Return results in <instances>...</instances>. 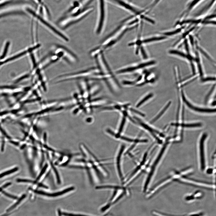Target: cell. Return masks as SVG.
I'll return each mask as SVG.
<instances>
[{
  "label": "cell",
  "mask_w": 216,
  "mask_h": 216,
  "mask_svg": "<svg viewBox=\"0 0 216 216\" xmlns=\"http://www.w3.org/2000/svg\"><path fill=\"white\" fill-rule=\"evenodd\" d=\"M93 10L92 7H89L86 8L81 12L68 16H64L57 21V24L61 29H65L81 20Z\"/></svg>",
  "instance_id": "obj_3"
},
{
  "label": "cell",
  "mask_w": 216,
  "mask_h": 216,
  "mask_svg": "<svg viewBox=\"0 0 216 216\" xmlns=\"http://www.w3.org/2000/svg\"><path fill=\"white\" fill-rule=\"evenodd\" d=\"M2 143L1 146V151L2 152H3L4 149V140L2 141Z\"/></svg>",
  "instance_id": "obj_39"
},
{
  "label": "cell",
  "mask_w": 216,
  "mask_h": 216,
  "mask_svg": "<svg viewBox=\"0 0 216 216\" xmlns=\"http://www.w3.org/2000/svg\"><path fill=\"white\" fill-rule=\"evenodd\" d=\"M28 51H24L20 54H19L17 55H16V56H14L11 58L8 59L6 60H5V61H4L3 62L0 63V65H1L4 63H6L7 62H8L9 61H10L16 58H18L19 57H20L23 55L25 54Z\"/></svg>",
  "instance_id": "obj_19"
},
{
  "label": "cell",
  "mask_w": 216,
  "mask_h": 216,
  "mask_svg": "<svg viewBox=\"0 0 216 216\" xmlns=\"http://www.w3.org/2000/svg\"><path fill=\"white\" fill-rule=\"evenodd\" d=\"M58 216H62V213L61 212V211L60 209L58 210Z\"/></svg>",
  "instance_id": "obj_41"
},
{
  "label": "cell",
  "mask_w": 216,
  "mask_h": 216,
  "mask_svg": "<svg viewBox=\"0 0 216 216\" xmlns=\"http://www.w3.org/2000/svg\"><path fill=\"white\" fill-rule=\"evenodd\" d=\"M11 184V183L10 182H9L8 183H6L3 186H2V187L0 188V191L1 190L7 187L10 185Z\"/></svg>",
  "instance_id": "obj_36"
},
{
  "label": "cell",
  "mask_w": 216,
  "mask_h": 216,
  "mask_svg": "<svg viewBox=\"0 0 216 216\" xmlns=\"http://www.w3.org/2000/svg\"><path fill=\"white\" fill-rule=\"evenodd\" d=\"M215 78L214 77H208L203 79L202 80L203 82H206L208 81L215 80Z\"/></svg>",
  "instance_id": "obj_32"
},
{
  "label": "cell",
  "mask_w": 216,
  "mask_h": 216,
  "mask_svg": "<svg viewBox=\"0 0 216 216\" xmlns=\"http://www.w3.org/2000/svg\"><path fill=\"white\" fill-rule=\"evenodd\" d=\"M170 143L169 141H167L164 143L156 156L144 182L143 187V192L147 191L151 184L156 171L169 147Z\"/></svg>",
  "instance_id": "obj_2"
},
{
  "label": "cell",
  "mask_w": 216,
  "mask_h": 216,
  "mask_svg": "<svg viewBox=\"0 0 216 216\" xmlns=\"http://www.w3.org/2000/svg\"><path fill=\"white\" fill-rule=\"evenodd\" d=\"M26 144H24L21 147L20 149H23L26 146Z\"/></svg>",
  "instance_id": "obj_42"
},
{
  "label": "cell",
  "mask_w": 216,
  "mask_h": 216,
  "mask_svg": "<svg viewBox=\"0 0 216 216\" xmlns=\"http://www.w3.org/2000/svg\"><path fill=\"white\" fill-rule=\"evenodd\" d=\"M125 146L122 145L119 147L115 160L116 170L118 177L122 184L125 180L122 167V158L124 155Z\"/></svg>",
  "instance_id": "obj_7"
},
{
  "label": "cell",
  "mask_w": 216,
  "mask_h": 216,
  "mask_svg": "<svg viewBox=\"0 0 216 216\" xmlns=\"http://www.w3.org/2000/svg\"><path fill=\"white\" fill-rule=\"evenodd\" d=\"M16 181L17 182H27V183H32V181L31 180L24 179H16Z\"/></svg>",
  "instance_id": "obj_31"
},
{
  "label": "cell",
  "mask_w": 216,
  "mask_h": 216,
  "mask_svg": "<svg viewBox=\"0 0 216 216\" xmlns=\"http://www.w3.org/2000/svg\"><path fill=\"white\" fill-rule=\"evenodd\" d=\"M18 170V168L16 167L8 171L3 172V173L0 174V178H1L2 177L7 175L13 173V172L17 171Z\"/></svg>",
  "instance_id": "obj_20"
},
{
  "label": "cell",
  "mask_w": 216,
  "mask_h": 216,
  "mask_svg": "<svg viewBox=\"0 0 216 216\" xmlns=\"http://www.w3.org/2000/svg\"><path fill=\"white\" fill-rule=\"evenodd\" d=\"M176 181L188 184L195 186L214 189L215 185L213 183L197 180L188 177L187 176H183L178 179Z\"/></svg>",
  "instance_id": "obj_9"
},
{
  "label": "cell",
  "mask_w": 216,
  "mask_h": 216,
  "mask_svg": "<svg viewBox=\"0 0 216 216\" xmlns=\"http://www.w3.org/2000/svg\"><path fill=\"white\" fill-rule=\"evenodd\" d=\"M10 142L11 143L15 145H16V146H18L19 145V143L18 142H15V141H10Z\"/></svg>",
  "instance_id": "obj_40"
},
{
  "label": "cell",
  "mask_w": 216,
  "mask_h": 216,
  "mask_svg": "<svg viewBox=\"0 0 216 216\" xmlns=\"http://www.w3.org/2000/svg\"><path fill=\"white\" fill-rule=\"evenodd\" d=\"M153 213L154 214L157 216H200L202 215V213H199L198 214H192L188 215H171L170 214H166L157 212V211H154L153 212Z\"/></svg>",
  "instance_id": "obj_16"
},
{
  "label": "cell",
  "mask_w": 216,
  "mask_h": 216,
  "mask_svg": "<svg viewBox=\"0 0 216 216\" xmlns=\"http://www.w3.org/2000/svg\"><path fill=\"white\" fill-rule=\"evenodd\" d=\"M201 126V124L199 123L188 124L184 125L183 126L187 127H199Z\"/></svg>",
  "instance_id": "obj_29"
},
{
  "label": "cell",
  "mask_w": 216,
  "mask_h": 216,
  "mask_svg": "<svg viewBox=\"0 0 216 216\" xmlns=\"http://www.w3.org/2000/svg\"><path fill=\"white\" fill-rule=\"evenodd\" d=\"M154 148L151 146L146 151L144 154L142 159L137 166L125 178L122 185L128 187L130 185L137 179L141 174L144 172L150 163V157H149L152 153Z\"/></svg>",
  "instance_id": "obj_1"
},
{
  "label": "cell",
  "mask_w": 216,
  "mask_h": 216,
  "mask_svg": "<svg viewBox=\"0 0 216 216\" xmlns=\"http://www.w3.org/2000/svg\"><path fill=\"white\" fill-rule=\"evenodd\" d=\"M98 18L96 32L100 34L105 23L107 13V8L106 0H98Z\"/></svg>",
  "instance_id": "obj_6"
},
{
  "label": "cell",
  "mask_w": 216,
  "mask_h": 216,
  "mask_svg": "<svg viewBox=\"0 0 216 216\" xmlns=\"http://www.w3.org/2000/svg\"><path fill=\"white\" fill-rule=\"evenodd\" d=\"M166 38V37L165 36L153 37L148 39H145L142 41V42L144 43L150 42L155 41L162 40L165 39Z\"/></svg>",
  "instance_id": "obj_17"
},
{
  "label": "cell",
  "mask_w": 216,
  "mask_h": 216,
  "mask_svg": "<svg viewBox=\"0 0 216 216\" xmlns=\"http://www.w3.org/2000/svg\"><path fill=\"white\" fill-rule=\"evenodd\" d=\"M0 130H1V132L7 138H10V137L8 135L6 134V133L4 131V130L1 128V127L0 126Z\"/></svg>",
  "instance_id": "obj_35"
},
{
  "label": "cell",
  "mask_w": 216,
  "mask_h": 216,
  "mask_svg": "<svg viewBox=\"0 0 216 216\" xmlns=\"http://www.w3.org/2000/svg\"><path fill=\"white\" fill-rule=\"evenodd\" d=\"M202 193L200 191H196L193 194L187 195L185 197L186 201H190L194 200L195 199L201 198L202 196Z\"/></svg>",
  "instance_id": "obj_14"
},
{
  "label": "cell",
  "mask_w": 216,
  "mask_h": 216,
  "mask_svg": "<svg viewBox=\"0 0 216 216\" xmlns=\"http://www.w3.org/2000/svg\"><path fill=\"white\" fill-rule=\"evenodd\" d=\"M181 176V174L178 170L173 171L166 178L159 181L154 185L151 189L149 195H151L172 181H175Z\"/></svg>",
  "instance_id": "obj_8"
},
{
  "label": "cell",
  "mask_w": 216,
  "mask_h": 216,
  "mask_svg": "<svg viewBox=\"0 0 216 216\" xmlns=\"http://www.w3.org/2000/svg\"><path fill=\"white\" fill-rule=\"evenodd\" d=\"M1 88H14L15 87L11 86H4L0 87Z\"/></svg>",
  "instance_id": "obj_38"
},
{
  "label": "cell",
  "mask_w": 216,
  "mask_h": 216,
  "mask_svg": "<svg viewBox=\"0 0 216 216\" xmlns=\"http://www.w3.org/2000/svg\"><path fill=\"white\" fill-rule=\"evenodd\" d=\"M182 96L183 100L187 105L191 109L195 111L201 112H215V109L199 108L194 106L186 100L183 95Z\"/></svg>",
  "instance_id": "obj_13"
},
{
  "label": "cell",
  "mask_w": 216,
  "mask_h": 216,
  "mask_svg": "<svg viewBox=\"0 0 216 216\" xmlns=\"http://www.w3.org/2000/svg\"><path fill=\"white\" fill-rule=\"evenodd\" d=\"M125 121V117H123L122 121L121 122L120 126L119 129L118 133L117 134H120V133L122 132V129H123L124 125V124Z\"/></svg>",
  "instance_id": "obj_25"
},
{
  "label": "cell",
  "mask_w": 216,
  "mask_h": 216,
  "mask_svg": "<svg viewBox=\"0 0 216 216\" xmlns=\"http://www.w3.org/2000/svg\"><path fill=\"white\" fill-rule=\"evenodd\" d=\"M205 171L208 174H212L214 173H215L214 171L215 172V169L214 170L213 168L210 167L206 168Z\"/></svg>",
  "instance_id": "obj_28"
},
{
  "label": "cell",
  "mask_w": 216,
  "mask_h": 216,
  "mask_svg": "<svg viewBox=\"0 0 216 216\" xmlns=\"http://www.w3.org/2000/svg\"><path fill=\"white\" fill-rule=\"evenodd\" d=\"M73 189V188H69L65 189V190H64L63 191L53 193H47L38 190H35L34 192L37 194L48 196L55 197L61 195L63 194L68 192V191L72 190Z\"/></svg>",
  "instance_id": "obj_12"
},
{
  "label": "cell",
  "mask_w": 216,
  "mask_h": 216,
  "mask_svg": "<svg viewBox=\"0 0 216 216\" xmlns=\"http://www.w3.org/2000/svg\"><path fill=\"white\" fill-rule=\"evenodd\" d=\"M197 48L200 50V52L202 53L210 61L213 63H215L214 61L211 58V57L208 55L200 47L197 46Z\"/></svg>",
  "instance_id": "obj_22"
},
{
  "label": "cell",
  "mask_w": 216,
  "mask_h": 216,
  "mask_svg": "<svg viewBox=\"0 0 216 216\" xmlns=\"http://www.w3.org/2000/svg\"><path fill=\"white\" fill-rule=\"evenodd\" d=\"M9 42H8L6 43L5 48H4V50L3 52V54L2 55V56L0 57L1 59H2V58H4V57L5 56L6 54L7 50H8V49L9 46Z\"/></svg>",
  "instance_id": "obj_26"
},
{
  "label": "cell",
  "mask_w": 216,
  "mask_h": 216,
  "mask_svg": "<svg viewBox=\"0 0 216 216\" xmlns=\"http://www.w3.org/2000/svg\"><path fill=\"white\" fill-rule=\"evenodd\" d=\"M196 56H197V58L196 59V61L197 62V66L198 68V69L199 71L200 72V76H203V72L202 71V66L200 62V58H199V56H198V54L197 53H196Z\"/></svg>",
  "instance_id": "obj_21"
},
{
  "label": "cell",
  "mask_w": 216,
  "mask_h": 216,
  "mask_svg": "<svg viewBox=\"0 0 216 216\" xmlns=\"http://www.w3.org/2000/svg\"><path fill=\"white\" fill-rule=\"evenodd\" d=\"M181 28H179L177 29L176 30L173 31L172 32H167L163 33V34L166 35H171L176 34L181 32Z\"/></svg>",
  "instance_id": "obj_24"
},
{
  "label": "cell",
  "mask_w": 216,
  "mask_h": 216,
  "mask_svg": "<svg viewBox=\"0 0 216 216\" xmlns=\"http://www.w3.org/2000/svg\"><path fill=\"white\" fill-rule=\"evenodd\" d=\"M62 214L65 216H88L80 214H73L64 212L62 213Z\"/></svg>",
  "instance_id": "obj_30"
},
{
  "label": "cell",
  "mask_w": 216,
  "mask_h": 216,
  "mask_svg": "<svg viewBox=\"0 0 216 216\" xmlns=\"http://www.w3.org/2000/svg\"><path fill=\"white\" fill-rule=\"evenodd\" d=\"M171 104V102H169L164 107V109L161 111V112L151 121V123H153L155 122L157 120H158L164 113V112L166 111L167 108L169 106V105Z\"/></svg>",
  "instance_id": "obj_18"
},
{
  "label": "cell",
  "mask_w": 216,
  "mask_h": 216,
  "mask_svg": "<svg viewBox=\"0 0 216 216\" xmlns=\"http://www.w3.org/2000/svg\"><path fill=\"white\" fill-rule=\"evenodd\" d=\"M169 53L171 54L177 55L184 58H186L190 60H193L192 57L190 55H186L183 52L178 50H171L169 51Z\"/></svg>",
  "instance_id": "obj_15"
},
{
  "label": "cell",
  "mask_w": 216,
  "mask_h": 216,
  "mask_svg": "<svg viewBox=\"0 0 216 216\" xmlns=\"http://www.w3.org/2000/svg\"><path fill=\"white\" fill-rule=\"evenodd\" d=\"M155 63V62L154 61H151L146 63L142 64L141 63L139 64V65L137 66L125 68L120 70H119L117 71V73L120 74L133 71L135 70V69H136L142 68L146 66L154 64Z\"/></svg>",
  "instance_id": "obj_11"
},
{
  "label": "cell",
  "mask_w": 216,
  "mask_h": 216,
  "mask_svg": "<svg viewBox=\"0 0 216 216\" xmlns=\"http://www.w3.org/2000/svg\"><path fill=\"white\" fill-rule=\"evenodd\" d=\"M153 96L152 94H150L145 97L143 99L141 100L136 105V107H138L142 104L146 100L152 97Z\"/></svg>",
  "instance_id": "obj_23"
},
{
  "label": "cell",
  "mask_w": 216,
  "mask_h": 216,
  "mask_svg": "<svg viewBox=\"0 0 216 216\" xmlns=\"http://www.w3.org/2000/svg\"><path fill=\"white\" fill-rule=\"evenodd\" d=\"M28 76L29 75H25L23 76L22 77H21L20 78H19L16 81V82H19V81L22 80L23 79L28 77Z\"/></svg>",
  "instance_id": "obj_34"
},
{
  "label": "cell",
  "mask_w": 216,
  "mask_h": 216,
  "mask_svg": "<svg viewBox=\"0 0 216 216\" xmlns=\"http://www.w3.org/2000/svg\"><path fill=\"white\" fill-rule=\"evenodd\" d=\"M107 132L117 139H120L121 140L126 142L132 143V144L137 145L139 143H147L148 141L146 139L141 140L138 138L133 139L125 136H121L120 134H116L113 132L109 129L107 130Z\"/></svg>",
  "instance_id": "obj_10"
},
{
  "label": "cell",
  "mask_w": 216,
  "mask_h": 216,
  "mask_svg": "<svg viewBox=\"0 0 216 216\" xmlns=\"http://www.w3.org/2000/svg\"><path fill=\"white\" fill-rule=\"evenodd\" d=\"M106 0L131 14L134 16L143 18L147 14L145 9H143L127 0Z\"/></svg>",
  "instance_id": "obj_4"
},
{
  "label": "cell",
  "mask_w": 216,
  "mask_h": 216,
  "mask_svg": "<svg viewBox=\"0 0 216 216\" xmlns=\"http://www.w3.org/2000/svg\"><path fill=\"white\" fill-rule=\"evenodd\" d=\"M207 134L203 133L201 136L198 146V155L200 170L202 172L205 171L207 168V160L206 157V147L205 141Z\"/></svg>",
  "instance_id": "obj_5"
},
{
  "label": "cell",
  "mask_w": 216,
  "mask_h": 216,
  "mask_svg": "<svg viewBox=\"0 0 216 216\" xmlns=\"http://www.w3.org/2000/svg\"><path fill=\"white\" fill-rule=\"evenodd\" d=\"M200 0H194L191 3L187 9V12H188L193 8V7Z\"/></svg>",
  "instance_id": "obj_27"
},
{
  "label": "cell",
  "mask_w": 216,
  "mask_h": 216,
  "mask_svg": "<svg viewBox=\"0 0 216 216\" xmlns=\"http://www.w3.org/2000/svg\"><path fill=\"white\" fill-rule=\"evenodd\" d=\"M3 193L5 196H8V197H9L10 198H12L13 199H16L17 197L16 196H14L10 195L9 194H8L6 192H5L4 191H2Z\"/></svg>",
  "instance_id": "obj_33"
},
{
  "label": "cell",
  "mask_w": 216,
  "mask_h": 216,
  "mask_svg": "<svg viewBox=\"0 0 216 216\" xmlns=\"http://www.w3.org/2000/svg\"><path fill=\"white\" fill-rule=\"evenodd\" d=\"M189 38L190 40V43L191 45L193 46L194 45V41L193 37L191 35H190Z\"/></svg>",
  "instance_id": "obj_37"
}]
</instances>
